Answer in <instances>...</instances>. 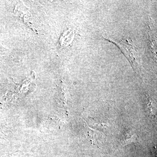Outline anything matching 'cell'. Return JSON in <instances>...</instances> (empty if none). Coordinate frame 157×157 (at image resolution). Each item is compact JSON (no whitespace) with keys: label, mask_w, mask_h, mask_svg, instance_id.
Wrapping results in <instances>:
<instances>
[{"label":"cell","mask_w":157,"mask_h":157,"mask_svg":"<svg viewBox=\"0 0 157 157\" xmlns=\"http://www.w3.org/2000/svg\"><path fill=\"white\" fill-rule=\"evenodd\" d=\"M106 39L114 43L121 49L125 56L130 62L134 71L137 72L140 69V63L139 53L132 41L128 39Z\"/></svg>","instance_id":"cell-1"},{"label":"cell","mask_w":157,"mask_h":157,"mask_svg":"<svg viewBox=\"0 0 157 157\" xmlns=\"http://www.w3.org/2000/svg\"><path fill=\"white\" fill-rule=\"evenodd\" d=\"M73 36V33L72 31H67L65 32L60 39V42L62 46H66V40L67 39L68 42L70 43Z\"/></svg>","instance_id":"cell-2"}]
</instances>
